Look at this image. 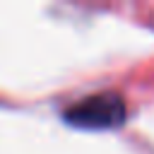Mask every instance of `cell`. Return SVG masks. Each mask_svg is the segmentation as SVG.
Segmentation results:
<instances>
[{
    "mask_svg": "<svg viewBox=\"0 0 154 154\" xmlns=\"http://www.w3.org/2000/svg\"><path fill=\"white\" fill-rule=\"evenodd\" d=\"M65 120L77 128H116L125 120V103L118 94H91L70 108H65Z\"/></svg>",
    "mask_w": 154,
    "mask_h": 154,
    "instance_id": "obj_1",
    "label": "cell"
}]
</instances>
